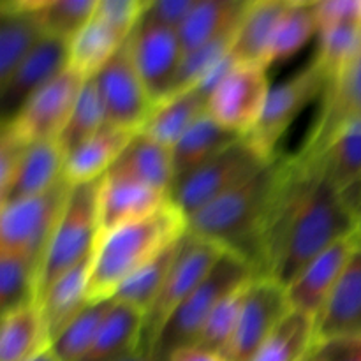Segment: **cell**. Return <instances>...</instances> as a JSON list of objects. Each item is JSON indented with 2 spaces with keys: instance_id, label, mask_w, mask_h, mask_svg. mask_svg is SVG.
Masks as SVG:
<instances>
[{
  "instance_id": "obj_1",
  "label": "cell",
  "mask_w": 361,
  "mask_h": 361,
  "mask_svg": "<svg viewBox=\"0 0 361 361\" xmlns=\"http://www.w3.org/2000/svg\"><path fill=\"white\" fill-rule=\"evenodd\" d=\"M282 155L187 219V231L245 259L261 277V235L281 178Z\"/></svg>"
},
{
  "instance_id": "obj_2",
  "label": "cell",
  "mask_w": 361,
  "mask_h": 361,
  "mask_svg": "<svg viewBox=\"0 0 361 361\" xmlns=\"http://www.w3.org/2000/svg\"><path fill=\"white\" fill-rule=\"evenodd\" d=\"M187 233V217L171 200L140 221L99 236L92 254L90 302L113 300L120 286Z\"/></svg>"
},
{
  "instance_id": "obj_3",
  "label": "cell",
  "mask_w": 361,
  "mask_h": 361,
  "mask_svg": "<svg viewBox=\"0 0 361 361\" xmlns=\"http://www.w3.org/2000/svg\"><path fill=\"white\" fill-rule=\"evenodd\" d=\"M256 277V270L245 259L233 252H224L207 279L169 317L155 342L152 356L157 361H166L176 349L196 345L219 302Z\"/></svg>"
},
{
  "instance_id": "obj_4",
  "label": "cell",
  "mask_w": 361,
  "mask_h": 361,
  "mask_svg": "<svg viewBox=\"0 0 361 361\" xmlns=\"http://www.w3.org/2000/svg\"><path fill=\"white\" fill-rule=\"evenodd\" d=\"M102 180V178H101ZM101 180L71 185L39 274V298L66 271L88 259L99 240Z\"/></svg>"
},
{
  "instance_id": "obj_5",
  "label": "cell",
  "mask_w": 361,
  "mask_h": 361,
  "mask_svg": "<svg viewBox=\"0 0 361 361\" xmlns=\"http://www.w3.org/2000/svg\"><path fill=\"white\" fill-rule=\"evenodd\" d=\"M224 252L228 250L217 243L200 238L189 231L185 233L161 293L155 298L152 309L145 314L137 353L147 356L154 355L155 342L164 324L173 312L192 295L194 289L207 279Z\"/></svg>"
},
{
  "instance_id": "obj_6",
  "label": "cell",
  "mask_w": 361,
  "mask_h": 361,
  "mask_svg": "<svg viewBox=\"0 0 361 361\" xmlns=\"http://www.w3.org/2000/svg\"><path fill=\"white\" fill-rule=\"evenodd\" d=\"M71 185L62 180L41 196L0 207V252L30 261L41 274V264L53 231L59 224Z\"/></svg>"
},
{
  "instance_id": "obj_7",
  "label": "cell",
  "mask_w": 361,
  "mask_h": 361,
  "mask_svg": "<svg viewBox=\"0 0 361 361\" xmlns=\"http://www.w3.org/2000/svg\"><path fill=\"white\" fill-rule=\"evenodd\" d=\"M271 161L261 157L245 137L180 180L171 192V201L187 219L259 173Z\"/></svg>"
},
{
  "instance_id": "obj_8",
  "label": "cell",
  "mask_w": 361,
  "mask_h": 361,
  "mask_svg": "<svg viewBox=\"0 0 361 361\" xmlns=\"http://www.w3.org/2000/svg\"><path fill=\"white\" fill-rule=\"evenodd\" d=\"M328 80L314 60L284 83L271 87L259 122L252 133L245 136L250 147L263 159L274 161L277 157L279 141L286 130L314 99L324 94Z\"/></svg>"
},
{
  "instance_id": "obj_9",
  "label": "cell",
  "mask_w": 361,
  "mask_h": 361,
  "mask_svg": "<svg viewBox=\"0 0 361 361\" xmlns=\"http://www.w3.org/2000/svg\"><path fill=\"white\" fill-rule=\"evenodd\" d=\"M270 90L267 67L235 63L208 97L207 111L224 129L245 137L259 122Z\"/></svg>"
},
{
  "instance_id": "obj_10",
  "label": "cell",
  "mask_w": 361,
  "mask_h": 361,
  "mask_svg": "<svg viewBox=\"0 0 361 361\" xmlns=\"http://www.w3.org/2000/svg\"><path fill=\"white\" fill-rule=\"evenodd\" d=\"M85 81L87 78L67 66L55 80L35 92L9 122L0 123V127H7L28 145L59 141Z\"/></svg>"
},
{
  "instance_id": "obj_11",
  "label": "cell",
  "mask_w": 361,
  "mask_h": 361,
  "mask_svg": "<svg viewBox=\"0 0 361 361\" xmlns=\"http://www.w3.org/2000/svg\"><path fill=\"white\" fill-rule=\"evenodd\" d=\"M94 78L108 126L140 133L154 113L155 102L134 67L129 39Z\"/></svg>"
},
{
  "instance_id": "obj_12",
  "label": "cell",
  "mask_w": 361,
  "mask_h": 361,
  "mask_svg": "<svg viewBox=\"0 0 361 361\" xmlns=\"http://www.w3.org/2000/svg\"><path fill=\"white\" fill-rule=\"evenodd\" d=\"M291 309L284 286L270 277L254 279L247 288L238 326L222 358L226 361L252 360Z\"/></svg>"
},
{
  "instance_id": "obj_13",
  "label": "cell",
  "mask_w": 361,
  "mask_h": 361,
  "mask_svg": "<svg viewBox=\"0 0 361 361\" xmlns=\"http://www.w3.org/2000/svg\"><path fill=\"white\" fill-rule=\"evenodd\" d=\"M130 56L155 106L171 95L183 60L178 32L140 21L129 37Z\"/></svg>"
},
{
  "instance_id": "obj_14",
  "label": "cell",
  "mask_w": 361,
  "mask_h": 361,
  "mask_svg": "<svg viewBox=\"0 0 361 361\" xmlns=\"http://www.w3.org/2000/svg\"><path fill=\"white\" fill-rule=\"evenodd\" d=\"M321 113L314 122L312 130L302 145L300 159L317 157L335 137L338 130L353 122H361V55L341 76L331 81L324 90Z\"/></svg>"
},
{
  "instance_id": "obj_15",
  "label": "cell",
  "mask_w": 361,
  "mask_h": 361,
  "mask_svg": "<svg viewBox=\"0 0 361 361\" xmlns=\"http://www.w3.org/2000/svg\"><path fill=\"white\" fill-rule=\"evenodd\" d=\"M69 66V42L46 35L0 87V118L9 122L25 102Z\"/></svg>"
},
{
  "instance_id": "obj_16",
  "label": "cell",
  "mask_w": 361,
  "mask_h": 361,
  "mask_svg": "<svg viewBox=\"0 0 361 361\" xmlns=\"http://www.w3.org/2000/svg\"><path fill=\"white\" fill-rule=\"evenodd\" d=\"M360 238V233H356L331 245L286 288L293 309L302 310L317 319L335 286L341 281Z\"/></svg>"
},
{
  "instance_id": "obj_17",
  "label": "cell",
  "mask_w": 361,
  "mask_h": 361,
  "mask_svg": "<svg viewBox=\"0 0 361 361\" xmlns=\"http://www.w3.org/2000/svg\"><path fill=\"white\" fill-rule=\"evenodd\" d=\"M168 201L169 196L133 176L106 173L99 187V236L148 217Z\"/></svg>"
},
{
  "instance_id": "obj_18",
  "label": "cell",
  "mask_w": 361,
  "mask_h": 361,
  "mask_svg": "<svg viewBox=\"0 0 361 361\" xmlns=\"http://www.w3.org/2000/svg\"><path fill=\"white\" fill-rule=\"evenodd\" d=\"M316 324L317 338H361V238Z\"/></svg>"
},
{
  "instance_id": "obj_19",
  "label": "cell",
  "mask_w": 361,
  "mask_h": 361,
  "mask_svg": "<svg viewBox=\"0 0 361 361\" xmlns=\"http://www.w3.org/2000/svg\"><path fill=\"white\" fill-rule=\"evenodd\" d=\"M66 154L59 141L32 143L25 152L9 187L0 194V207L41 196L63 180Z\"/></svg>"
},
{
  "instance_id": "obj_20",
  "label": "cell",
  "mask_w": 361,
  "mask_h": 361,
  "mask_svg": "<svg viewBox=\"0 0 361 361\" xmlns=\"http://www.w3.org/2000/svg\"><path fill=\"white\" fill-rule=\"evenodd\" d=\"M291 0H249L236 28L231 56L236 63H256L268 69L271 42Z\"/></svg>"
},
{
  "instance_id": "obj_21",
  "label": "cell",
  "mask_w": 361,
  "mask_h": 361,
  "mask_svg": "<svg viewBox=\"0 0 361 361\" xmlns=\"http://www.w3.org/2000/svg\"><path fill=\"white\" fill-rule=\"evenodd\" d=\"M134 134L130 130L106 126L95 136L81 143L69 154L63 162V180L69 185H81L101 180L120 157Z\"/></svg>"
},
{
  "instance_id": "obj_22",
  "label": "cell",
  "mask_w": 361,
  "mask_h": 361,
  "mask_svg": "<svg viewBox=\"0 0 361 361\" xmlns=\"http://www.w3.org/2000/svg\"><path fill=\"white\" fill-rule=\"evenodd\" d=\"M90 270L92 257H88L60 275L39 298V310L51 342L90 303L88 298Z\"/></svg>"
},
{
  "instance_id": "obj_23",
  "label": "cell",
  "mask_w": 361,
  "mask_h": 361,
  "mask_svg": "<svg viewBox=\"0 0 361 361\" xmlns=\"http://www.w3.org/2000/svg\"><path fill=\"white\" fill-rule=\"evenodd\" d=\"M109 171L133 176L171 200V192L175 189V166H173L171 148L157 143L141 130L134 134V137L116 159L115 164L109 168Z\"/></svg>"
},
{
  "instance_id": "obj_24",
  "label": "cell",
  "mask_w": 361,
  "mask_h": 361,
  "mask_svg": "<svg viewBox=\"0 0 361 361\" xmlns=\"http://www.w3.org/2000/svg\"><path fill=\"white\" fill-rule=\"evenodd\" d=\"M249 0H196L178 30L183 55L238 27Z\"/></svg>"
},
{
  "instance_id": "obj_25",
  "label": "cell",
  "mask_w": 361,
  "mask_h": 361,
  "mask_svg": "<svg viewBox=\"0 0 361 361\" xmlns=\"http://www.w3.org/2000/svg\"><path fill=\"white\" fill-rule=\"evenodd\" d=\"M242 140V136L224 129L215 122L208 111L196 120L185 130L178 143L171 148L173 166H175V185L185 178L200 166L210 161L233 143Z\"/></svg>"
},
{
  "instance_id": "obj_26",
  "label": "cell",
  "mask_w": 361,
  "mask_h": 361,
  "mask_svg": "<svg viewBox=\"0 0 361 361\" xmlns=\"http://www.w3.org/2000/svg\"><path fill=\"white\" fill-rule=\"evenodd\" d=\"M143 314L115 302L101 324L94 344L80 361H123L140 349Z\"/></svg>"
},
{
  "instance_id": "obj_27",
  "label": "cell",
  "mask_w": 361,
  "mask_h": 361,
  "mask_svg": "<svg viewBox=\"0 0 361 361\" xmlns=\"http://www.w3.org/2000/svg\"><path fill=\"white\" fill-rule=\"evenodd\" d=\"M307 162H312L341 194L361 185V122L338 130L326 148Z\"/></svg>"
},
{
  "instance_id": "obj_28",
  "label": "cell",
  "mask_w": 361,
  "mask_h": 361,
  "mask_svg": "<svg viewBox=\"0 0 361 361\" xmlns=\"http://www.w3.org/2000/svg\"><path fill=\"white\" fill-rule=\"evenodd\" d=\"M51 348L39 305L4 314L0 324V361H30Z\"/></svg>"
},
{
  "instance_id": "obj_29",
  "label": "cell",
  "mask_w": 361,
  "mask_h": 361,
  "mask_svg": "<svg viewBox=\"0 0 361 361\" xmlns=\"http://www.w3.org/2000/svg\"><path fill=\"white\" fill-rule=\"evenodd\" d=\"M0 87L7 83L16 67L46 37L32 14L14 7L9 0L0 4Z\"/></svg>"
},
{
  "instance_id": "obj_30",
  "label": "cell",
  "mask_w": 361,
  "mask_h": 361,
  "mask_svg": "<svg viewBox=\"0 0 361 361\" xmlns=\"http://www.w3.org/2000/svg\"><path fill=\"white\" fill-rule=\"evenodd\" d=\"M208 99L197 88L171 95L155 106L141 133L157 143L173 148L185 130L207 113Z\"/></svg>"
},
{
  "instance_id": "obj_31",
  "label": "cell",
  "mask_w": 361,
  "mask_h": 361,
  "mask_svg": "<svg viewBox=\"0 0 361 361\" xmlns=\"http://www.w3.org/2000/svg\"><path fill=\"white\" fill-rule=\"evenodd\" d=\"M14 7L32 14L48 37L71 42L92 20L97 0H9Z\"/></svg>"
},
{
  "instance_id": "obj_32",
  "label": "cell",
  "mask_w": 361,
  "mask_h": 361,
  "mask_svg": "<svg viewBox=\"0 0 361 361\" xmlns=\"http://www.w3.org/2000/svg\"><path fill=\"white\" fill-rule=\"evenodd\" d=\"M316 341V317L291 309L250 361H305Z\"/></svg>"
},
{
  "instance_id": "obj_33",
  "label": "cell",
  "mask_w": 361,
  "mask_h": 361,
  "mask_svg": "<svg viewBox=\"0 0 361 361\" xmlns=\"http://www.w3.org/2000/svg\"><path fill=\"white\" fill-rule=\"evenodd\" d=\"M183 236L180 240H176L175 243H171L169 247H166L164 250H161L157 256L152 257V259L148 261L147 264H143L140 270L134 271V274L120 286L118 291L113 296V300L123 303V305L133 307L134 310L143 314L145 317V314L152 309L155 298H157L162 286H164L166 277H168L169 270H171L173 263H175V257L176 254H178L180 243H182Z\"/></svg>"
},
{
  "instance_id": "obj_34",
  "label": "cell",
  "mask_w": 361,
  "mask_h": 361,
  "mask_svg": "<svg viewBox=\"0 0 361 361\" xmlns=\"http://www.w3.org/2000/svg\"><path fill=\"white\" fill-rule=\"evenodd\" d=\"M123 42L126 41L111 28L92 16V20L71 39L69 67L87 80L97 76L99 71L111 60Z\"/></svg>"
},
{
  "instance_id": "obj_35",
  "label": "cell",
  "mask_w": 361,
  "mask_h": 361,
  "mask_svg": "<svg viewBox=\"0 0 361 361\" xmlns=\"http://www.w3.org/2000/svg\"><path fill=\"white\" fill-rule=\"evenodd\" d=\"M317 37L319 42L314 63L330 85L361 55V20L328 28L319 32Z\"/></svg>"
},
{
  "instance_id": "obj_36",
  "label": "cell",
  "mask_w": 361,
  "mask_h": 361,
  "mask_svg": "<svg viewBox=\"0 0 361 361\" xmlns=\"http://www.w3.org/2000/svg\"><path fill=\"white\" fill-rule=\"evenodd\" d=\"M39 303V270L20 256L0 252V310L4 314Z\"/></svg>"
},
{
  "instance_id": "obj_37",
  "label": "cell",
  "mask_w": 361,
  "mask_h": 361,
  "mask_svg": "<svg viewBox=\"0 0 361 361\" xmlns=\"http://www.w3.org/2000/svg\"><path fill=\"white\" fill-rule=\"evenodd\" d=\"M314 34H317L314 2L291 0L275 32L270 56H268V69L293 59Z\"/></svg>"
},
{
  "instance_id": "obj_38",
  "label": "cell",
  "mask_w": 361,
  "mask_h": 361,
  "mask_svg": "<svg viewBox=\"0 0 361 361\" xmlns=\"http://www.w3.org/2000/svg\"><path fill=\"white\" fill-rule=\"evenodd\" d=\"M108 126L106 122L104 104H102L101 92H99L95 78H88L81 88L78 101L74 104L71 118L67 126L63 127L62 134L59 137V145L63 154H69L81 143L90 140L92 136L99 133L102 127Z\"/></svg>"
},
{
  "instance_id": "obj_39",
  "label": "cell",
  "mask_w": 361,
  "mask_h": 361,
  "mask_svg": "<svg viewBox=\"0 0 361 361\" xmlns=\"http://www.w3.org/2000/svg\"><path fill=\"white\" fill-rule=\"evenodd\" d=\"M113 300L90 302L51 342V349L60 361H80L87 355L104 323Z\"/></svg>"
},
{
  "instance_id": "obj_40",
  "label": "cell",
  "mask_w": 361,
  "mask_h": 361,
  "mask_svg": "<svg viewBox=\"0 0 361 361\" xmlns=\"http://www.w3.org/2000/svg\"><path fill=\"white\" fill-rule=\"evenodd\" d=\"M250 282L240 286L238 289L231 291L228 296H224L219 302V305L215 307L214 312L208 317L196 345L208 349V351L219 353V355H222L226 351V348L231 342L233 335H235L236 326H238L243 302H245L247 288H249Z\"/></svg>"
},
{
  "instance_id": "obj_41",
  "label": "cell",
  "mask_w": 361,
  "mask_h": 361,
  "mask_svg": "<svg viewBox=\"0 0 361 361\" xmlns=\"http://www.w3.org/2000/svg\"><path fill=\"white\" fill-rule=\"evenodd\" d=\"M147 6L148 0H97L94 16L127 41L140 25Z\"/></svg>"
},
{
  "instance_id": "obj_42",
  "label": "cell",
  "mask_w": 361,
  "mask_h": 361,
  "mask_svg": "<svg viewBox=\"0 0 361 361\" xmlns=\"http://www.w3.org/2000/svg\"><path fill=\"white\" fill-rule=\"evenodd\" d=\"M194 4L196 0H155V2L148 0L141 21H148V23L178 32L192 11Z\"/></svg>"
},
{
  "instance_id": "obj_43",
  "label": "cell",
  "mask_w": 361,
  "mask_h": 361,
  "mask_svg": "<svg viewBox=\"0 0 361 361\" xmlns=\"http://www.w3.org/2000/svg\"><path fill=\"white\" fill-rule=\"evenodd\" d=\"M361 0H321L314 2L317 34L348 21L360 20Z\"/></svg>"
},
{
  "instance_id": "obj_44",
  "label": "cell",
  "mask_w": 361,
  "mask_h": 361,
  "mask_svg": "<svg viewBox=\"0 0 361 361\" xmlns=\"http://www.w3.org/2000/svg\"><path fill=\"white\" fill-rule=\"evenodd\" d=\"M305 361H361V338H317Z\"/></svg>"
},
{
  "instance_id": "obj_45",
  "label": "cell",
  "mask_w": 361,
  "mask_h": 361,
  "mask_svg": "<svg viewBox=\"0 0 361 361\" xmlns=\"http://www.w3.org/2000/svg\"><path fill=\"white\" fill-rule=\"evenodd\" d=\"M30 145L18 137L13 130L2 127L0 133V194L9 187L25 152Z\"/></svg>"
},
{
  "instance_id": "obj_46",
  "label": "cell",
  "mask_w": 361,
  "mask_h": 361,
  "mask_svg": "<svg viewBox=\"0 0 361 361\" xmlns=\"http://www.w3.org/2000/svg\"><path fill=\"white\" fill-rule=\"evenodd\" d=\"M166 361H226L222 355L208 349L200 348V345H189V348L176 349L175 353L169 355Z\"/></svg>"
},
{
  "instance_id": "obj_47",
  "label": "cell",
  "mask_w": 361,
  "mask_h": 361,
  "mask_svg": "<svg viewBox=\"0 0 361 361\" xmlns=\"http://www.w3.org/2000/svg\"><path fill=\"white\" fill-rule=\"evenodd\" d=\"M30 361H60V360H59V356L53 353V349L49 348V349H46L44 353H41V355L35 356V358L30 360Z\"/></svg>"
},
{
  "instance_id": "obj_48",
  "label": "cell",
  "mask_w": 361,
  "mask_h": 361,
  "mask_svg": "<svg viewBox=\"0 0 361 361\" xmlns=\"http://www.w3.org/2000/svg\"><path fill=\"white\" fill-rule=\"evenodd\" d=\"M123 361H157L155 358H152V356H147V355H141V353H134L133 356H129L127 360Z\"/></svg>"
},
{
  "instance_id": "obj_49",
  "label": "cell",
  "mask_w": 361,
  "mask_h": 361,
  "mask_svg": "<svg viewBox=\"0 0 361 361\" xmlns=\"http://www.w3.org/2000/svg\"><path fill=\"white\" fill-rule=\"evenodd\" d=\"M356 217H358V233L361 235V203L358 207V212H356Z\"/></svg>"
},
{
  "instance_id": "obj_50",
  "label": "cell",
  "mask_w": 361,
  "mask_h": 361,
  "mask_svg": "<svg viewBox=\"0 0 361 361\" xmlns=\"http://www.w3.org/2000/svg\"><path fill=\"white\" fill-rule=\"evenodd\" d=\"M360 20H361V11H360Z\"/></svg>"
}]
</instances>
